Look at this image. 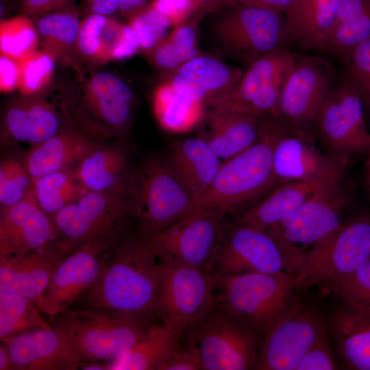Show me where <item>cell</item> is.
<instances>
[{
  "instance_id": "6da1fadb",
  "label": "cell",
  "mask_w": 370,
  "mask_h": 370,
  "mask_svg": "<svg viewBox=\"0 0 370 370\" xmlns=\"http://www.w3.org/2000/svg\"><path fill=\"white\" fill-rule=\"evenodd\" d=\"M164 265L138 235L124 238L106 254L101 273L81 297L86 308L150 322Z\"/></svg>"
},
{
  "instance_id": "7a4b0ae2",
  "label": "cell",
  "mask_w": 370,
  "mask_h": 370,
  "mask_svg": "<svg viewBox=\"0 0 370 370\" xmlns=\"http://www.w3.org/2000/svg\"><path fill=\"white\" fill-rule=\"evenodd\" d=\"M277 186L273 167V134L269 119L264 118L259 139L222 162L190 213L210 211L225 214Z\"/></svg>"
},
{
  "instance_id": "3957f363",
  "label": "cell",
  "mask_w": 370,
  "mask_h": 370,
  "mask_svg": "<svg viewBox=\"0 0 370 370\" xmlns=\"http://www.w3.org/2000/svg\"><path fill=\"white\" fill-rule=\"evenodd\" d=\"M184 334L197 350L202 370L256 369L263 336L216 298Z\"/></svg>"
},
{
  "instance_id": "277c9868",
  "label": "cell",
  "mask_w": 370,
  "mask_h": 370,
  "mask_svg": "<svg viewBox=\"0 0 370 370\" xmlns=\"http://www.w3.org/2000/svg\"><path fill=\"white\" fill-rule=\"evenodd\" d=\"M51 318L53 327L66 335L84 362H109L119 358L151 325L143 319L92 308H69Z\"/></svg>"
},
{
  "instance_id": "5b68a950",
  "label": "cell",
  "mask_w": 370,
  "mask_h": 370,
  "mask_svg": "<svg viewBox=\"0 0 370 370\" xmlns=\"http://www.w3.org/2000/svg\"><path fill=\"white\" fill-rule=\"evenodd\" d=\"M127 189L140 236L166 228L193 208L167 158H151L130 173Z\"/></svg>"
},
{
  "instance_id": "8992f818",
  "label": "cell",
  "mask_w": 370,
  "mask_h": 370,
  "mask_svg": "<svg viewBox=\"0 0 370 370\" xmlns=\"http://www.w3.org/2000/svg\"><path fill=\"white\" fill-rule=\"evenodd\" d=\"M369 260L370 221L362 218L341 223L301 258L291 275L295 289L325 288Z\"/></svg>"
},
{
  "instance_id": "52a82bcc",
  "label": "cell",
  "mask_w": 370,
  "mask_h": 370,
  "mask_svg": "<svg viewBox=\"0 0 370 370\" xmlns=\"http://www.w3.org/2000/svg\"><path fill=\"white\" fill-rule=\"evenodd\" d=\"M223 8L212 25L213 41L222 53L247 66L290 40L282 13L232 2Z\"/></svg>"
},
{
  "instance_id": "ba28073f",
  "label": "cell",
  "mask_w": 370,
  "mask_h": 370,
  "mask_svg": "<svg viewBox=\"0 0 370 370\" xmlns=\"http://www.w3.org/2000/svg\"><path fill=\"white\" fill-rule=\"evenodd\" d=\"M214 275L216 299L263 337L296 299L293 276L285 271Z\"/></svg>"
},
{
  "instance_id": "9c48e42d",
  "label": "cell",
  "mask_w": 370,
  "mask_h": 370,
  "mask_svg": "<svg viewBox=\"0 0 370 370\" xmlns=\"http://www.w3.org/2000/svg\"><path fill=\"white\" fill-rule=\"evenodd\" d=\"M269 121L278 186L294 182L343 185L346 165L317 147L312 128L292 126L273 116Z\"/></svg>"
},
{
  "instance_id": "30bf717a",
  "label": "cell",
  "mask_w": 370,
  "mask_h": 370,
  "mask_svg": "<svg viewBox=\"0 0 370 370\" xmlns=\"http://www.w3.org/2000/svg\"><path fill=\"white\" fill-rule=\"evenodd\" d=\"M346 203L342 185L327 187L265 231L280 251L286 273L292 275L304 254L341 223Z\"/></svg>"
},
{
  "instance_id": "8fae6325",
  "label": "cell",
  "mask_w": 370,
  "mask_h": 370,
  "mask_svg": "<svg viewBox=\"0 0 370 370\" xmlns=\"http://www.w3.org/2000/svg\"><path fill=\"white\" fill-rule=\"evenodd\" d=\"M130 216L134 213L127 191H89L52 221L60 238L76 249L92 241L119 243Z\"/></svg>"
},
{
  "instance_id": "7c38bea8",
  "label": "cell",
  "mask_w": 370,
  "mask_h": 370,
  "mask_svg": "<svg viewBox=\"0 0 370 370\" xmlns=\"http://www.w3.org/2000/svg\"><path fill=\"white\" fill-rule=\"evenodd\" d=\"M225 215L218 212L196 211L162 230L139 236L164 264L210 272L227 224Z\"/></svg>"
},
{
  "instance_id": "4fadbf2b",
  "label": "cell",
  "mask_w": 370,
  "mask_h": 370,
  "mask_svg": "<svg viewBox=\"0 0 370 370\" xmlns=\"http://www.w3.org/2000/svg\"><path fill=\"white\" fill-rule=\"evenodd\" d=\"M295 62L286 47L267 54L251 64L238 84L208 109L258 118L273 116L280 92Z\"/></svg>"
},
{
  "instance_id": "5bb4252c",
  "label": "cell",
  "mask_w": 370,
  "mask_h": 370,
  "mask_svg": "<svg viewBox=\"0 0 370 370\" xmlns=\"http://www.w3.org/2000/svg\"><path fill=\"white\" fill-rule=\"evenodd\" d=\"M363 106L358 88L349 79L333 90L315 123L327 153L345 165L369 149Z\"/></svg>"
},
{
  "instance_id": "9a60e30c",
  "label": "cell",
  "mask_w": 370,
  "mask_h": 370,
  "mask_svg": "<svg viewBox=\"0 0 370 370\" xmlns=\"http://www.w3.org/2000/svg\"><path fill=\"white\" fill-rule=\"evenodd\" d=\"M328 329V318L323 312L296 298L264 337L256 369L295 370Z\"/></svg>"
},
{
  "instance_id": "2e32d148",
  "label": "cell",
  "mask_w": 370,
  "mask_h": 370,
  "mask_svg": "<svg viewBox=\"0 0 370 370\" xmlns=\"http://www.w3.org/2000/svg\"><path fill=\"white\" fill-rule=\"evenodd\" d=\"M164 265L156 317L182 336L214 302L215 275L193 267Z\"/></svg>"
},
{
  "instance_id": "e0dca14e",
  "label": "cell",
  "mask_w": 370,
  "mask_h": 370,
  "mask_svg": "<svg viewBox=\"0 0 370 370\" xmlns=\"http://www.w3.org/2000/svg\"><path fill=\"white\" fill-rule=\"evenodd\" d=\"M333 82L334 75L327 62L295 55L273 117L292 126L312 128L334 90Z\"/></svg>"
},
{
  "instance_id": "ac0fdd59",
  "label": "cell",
  "mask_w": 370,
  "mask_h": 370,
  "mask_svg": "<svg viewBox=\"0 0 370 370\" xmlns=\"http://www.w3.org/2000/svg\"><path fill=\"white\" fill-rule=\"evenodd\" d=\"M118 244L92 241L70 253L36 302L40 311L53 317L69 308L97 280L106 254Z\"/></svg>"
},
{
  "instance_id": "d6986e66",
  "label": "cell",
  "mask_w": 370,
  "mask_h": 370,
  "mask_svg": "<svg viewBox=\"0 0 370 370\" xmlns=\"http://www.w3.org/2000/svg\"><path fill=\"white\" fill-rule=\"evenodd\" d=\"M212 270L217 275L284 271L280 251L267 232L236 221L222 233Z\"/></svg>"
},
{
  "instance_id": "ffe728a7",
  "label": "cell",
  "mask_w": 370,
  "mask_h": 370,
  "mask_svg": "<svg viewBox=\"0 0 370 370\" xmlns=\"http://www.w3.org/2000/svg\"><path fill=\"white\" fill-rule=\"evenodd\" d=\"M59 238L56 227L38 204L33 190L18 204L1 208L0 256H23Z\"/></svg>"
},
{
  "instance_id": "44dd1931",
  "label": "cell",
  "mask_w": 370,
  "mask_h": 370,
  "mask_svg": "<svg viewBox=\"0 0 370 370\" xmlns=\"http://www.w3.org/2000/svg\"><path fill=\"white\" fill-rule=\"evenodd\" d=\"M75 249L58 238L23 256H0V291L22 295L36 304L60 264Z\"/></svg>"
},
{
  "instance_id": "7402d4cb",
  "label": "cell",
  "mask_w": 370,
  "mask_h": 370,
  "mask_svg": "<svg viewBox=\"0 0 370 370\" xmlns=\"http://www.w3.org/2000/svg\"><path fill=\"white\" fill-rule=\"evenodd\" d=\"M14 370H75L85 362L58 329H38L1 338Z\"/></svg>"
},
{
  "instance_id": "603a6c76",
  "label": "cell",
  "mask_w": 370,
  "mask_h": 370,
  "mask_svg": "<svg viewBox=\"0 0 370 370\" xmlns=\"http://www.w3.org/2000/svg\"><path fill=\"white\" fill-rule=\"evenodd\" d=\"M243 71L209 56H197L173 73L169 82L177 92L208 106L230 92Z\"/></svg>"
},
{
  "instance_id": "cb8c5ba5",
  "label": "cell",
  "mask_w": 370,
  "mask_h": 370,
  "mask_svg": "<svg viewBox=\"0 0 370 370\" xmlns=\"http://www.w3.org/2000/svg\"><path fill=\"white\" fill-rule=\"evenodd\" d=\"M328 325L341 369L370 370V312L344 302Z\"/></svg>"
},
{
  "instance_id": "d4e9b609",
  "label": "cell",
  "mask_w": 370,
  "mask_h": 370,
  "mask_svg": "<svg viewBox=\"0 0 370 370\" xmlns=\"http://www.w3.org/2000/svg\"><path fill=\"white\" fill-rule=\"evenodd\" d=\"M166 158L193 205L208 190L222 164L199 136L173 143Z\"/></svg>"
},
{
  "instance_id": "484cf974",
  "label": "cell",
  "mask_w": 370,
  "mask_h": 370,
  "mask_svg": "<svg viewBox=\"0 0 370 370\" xmlns=\"http://www.w3.org/2000/svg\"><path fill=\"white\" fill-rule=\"evenodd\" d=\"M97 143L82 130L65 127L47 140L31 146L22 162L34 181L51 173L74 168Z\"/></svg>"
},
{
  "instance_id": "4316f807",
  "label": "cell",
  "mask_w": 370,
  "mask_h": 370,
  "mask_svg": "<svg viewBox=\"0 0 370 370\" xmlns=\"http://www.w3.org/2000/svg\"><path fill=\"white\" fill-rule=\"evenodd\" d=\"M3 124L12 138L31 146L65 128L52 104L36 95H23L10 102L4 112Z\"/></svg>"
},
{
  "instance_id": "83f0119b",
  "label": "cell",
  "mask_w": 370,
  "mask_h": 370,
  "mask_svg": "<svg viewBox=\"0 0 370 370\" xmlns=\"http://www.w3.org/2000/svg\"><path fill=\"white\" fill-rule=\"evenodd\" d=\"M201 136L224 160L240 153L260 138L262 118L208 109Z\"/></svg>"
},
{
  "instance_id": "f1b7e54d",
  "label": "cell",
  "mask_w": 370,
  "mask_h": 370,
  "mask_svg": "<svg viewBox=\"0 0 370 370\" xmlns=\"http://www.w3.org/2000/svg\"><path fill=\"white\" fill-rule=\"evenodd\" d=\"M73 170L87 192L127 191L128 160L118 147L97 143Z\"/></svg>"
},
{
  "instance_id": "f546056e",
  "label": "cell",
  "mask_w": 370,
  "mask_h": 370,
  "mask_svg": "<svg viewBox=\"0 0 370 370\" xmlns=\"http://www.w3.org/2000/svg\"><path fill=\"white\" fill-rule=\"evenodd\" d=\"M370 38V0H341L333 23L314 48L345 61L354 47Z\"/></svg>"
},
{
  "instance_id": "4dcf8cb0",
  "label": "cell",
  "mask_w": 370,
  "mask_h": 370,
  "mask_svg": "<svg viewBox=\"0 0 370 370\" xmlns=\"http://www.w3.org/2000/svg\"><path fill=\"white\" fill-rule=\"evenodd\" d=\"M329 186H334L301 182L280 184L262 201L245 212L236 222L265 232Z\"/></svg>"
},
{
  "instance_id": "1f68e13d",
  "label": "cell",
  "mask_w": 370,
  "mask_h": 370,
  "mask_svg": "<svg viewBox=\"0 0 370 370\" xmlns=\"http://www.w3.org/2000/svg\"><path fill=\"white\" fill-rule=\"evenodd\" d=\"M181 337L162 323H151L144 336L125 354L106 362V370H159L180 344Z\"/></svg>"
},
{
  "instance_id": "d6a6232c",
  "label": "cell",
  "mask_w": 370,
  "mask_h": 370,
  "mask_svg": "<svg viewBox=\"0 0 370 370\" xmlns=\"http://www.w3.org/2000/svg\"><path fill=\"white\" fill-rule=\"evenodd\" d=\"M341 0H295L286 14L290 40L314 48L332 25Z\"/></svg>"
},
{
  "instance_id": "836d02e7",
  "label": "cell",
  "mask_w": 370,
  "mask_h": 370,
  "mask_svg": "<svg viewBox=\"0 0 370 370\" xmlns=\"http://www.w3.org/2000/svg\"><path fill=\"white\" fill-rule=\"evenodd\" d=\"M81 21L72 3L42 14L35 26L42 49L55 60L75 48Z\"/></svg>"
},
{
  "instance_id": "e575fe53",
  "label": "cell",
  "mask_w": 370,
  "mask_h": 370,
  "mask_svg": "<svg viewBox=\"0 0 370 370\" xmlns=\"http://www.w3.org/2000/svg\"><path fill=\"white\" fill-rule=\"evenodd\" d=\"M204 106L177 92L169 82L159 86L153 98L158 121L173 132H186L199 123L205 115Z\"/></svg>"
},
{
  "instance_id": "d590c367",
  "label": "cell",
  "mask_w": 370,
  "mask_h": 370,
  "mask_svg": "<svg viewBox=\"0 0 370 370\" xmlns=\"http://www.w3.org/2000/svg\"><path fill=\"white\" fill-rule=\"evenodd\" d=\"M202 14H197L190 21L178 25L168 36L149 51L151 63L159 70L175 72L187 61L198 56L196 46L197 19Z\"/></svg>"
},
{
  "instance_id": "8d00e7d4",
  "label": "cell",
  "mask_w": 370,
  "mask_h": 370,
  "mask_svg": "<svg viewBox=\"0 0 370 370\" xmlns=\"http://www.w3.org/2000/svg\"><path fill=\"white\" fill-rule=\"evenodd\" d=\"M36 200L52 219L87 191L78 181L73 168L51 173L33 181Z\"/></svg>"
},
{
  "instance_id": "74e56055",
  "label": "cell",
  "mask_w": 370,
  "mask_h": 370,
  "mask_svg": "<svg viewBox=\"0 0 370 370\" xmlns=\"http://www.w3.org/2000/svg\"><path fill=\"white\" fill-rule=\"evenodd\" d=\"M40 312L32 299L0 291V338L51 328Z\"/></svg>"
},
{
  "instance_id": "f35d334b",
  "label": "cell",
  "mask_w": 370,
  "mask_h": 370,
  "mask_svg": "<svg viewBox=\"0 0 370 370\" xmlns=\"http://www.w3.org/2000/svg\"><path fill=\"white\" fill-rule=\"evenodd\" d=\"M40 44L35 25L27 16L3 20L0 24V51L19 60L37 49Z\"/></svg>"
},
{
  "instance_id": "ab89813d",
  "label": "cell",
  "mask_w": 370,
  "mask_h": 370,
  "mask_svg": "<svg viewBox=\"0 0 370 370\" xmlns=\"http://www.w3.org/2000/svg\"><path fill=\"white\" fill-rule=\"evenodd\" d=\"M55 60L42 49H36L18 60L19 92L29 96L44 90L51 80Z\"/></svg>"
},
{
  "instance_id": "60d3db41",
  "label": "cell",
  "mask_w": 370,
  "mask_h": 370,
  "mask_svg": "<svg viewBox=\"0 0 370 370\" xmlns=\"http://www.w3.org/2000/svg\"><path fill=\"white\" fill-rule=\"evenodd\" d=\"M33 190V181L23 162L8 158L0 164V203L4 208L18 204Z\"/></svg>"
},
{
  "instance_id": "b9f144b4",
  "label": "cell",
  "mask_w": 370,
  "mask_h": 370,
  "mask_svg": "<svg viewBox=\"0 0 370 370\" xmlns=\"http://www.w3.org/2000/svg\"><path fill=\"white\" fill-rule=\"evenodd\" d=\"M123 100L133 102L128 84L117 75L106 71L93 75L84 86L81 105L101 101Z\"/></svg>"
},
{
  "instance_id": "7bdbcfd3",
  "label": "cell",
  "mask_w": 370,
  "mask_h": 370,
  "mask_svg": "<svg viewBox=\"0 0 370 370\" xmlns=\"http://www.w3.org/2000/svg\"><path fill=\"white\" fill-rule=\"evenodd\" d=\"M325 288L345 302L370 312V260L357 271L330 283Z\"/></svg>"
},
{
  "instance_id": "ee69618b",
  "label": "cell",
  "mask_w": 370,
  "mask_h": 370,
  "mask_svg": "<svg viewBox=\"0 0 370 370\" xmlns=\"http://www.w3.org/2000/svg\"><path fill=\"white\" fill-rule=\"evenodd\" d=\"M129 24L137 34L141 49L147 52L166 37L171 26L169 21L151 5L131 16Z\"/></svg>"
},
{
  "instance_id": "f6af8a7d",
  "label": "cell",
  "mask_w": 370,
  "mask_h": 370,
  "mask_svg": "<svg viewBox=\"0 0 370 370\" xmlns=\"http://www.w3.org/2000/svg\"><path fill=\"white\" fill-rule=\"evenodd\" d=\"M108 16L90 13L81 21L75 48L84 58L102 60V34Z\"/></svg>"
},
{
  "instance_id": "bcb514c9",
  "label": "cell",
  "mask_w": 370,
  "mask_h": 370,
  "mask_svg": "<svg viewBox=\"0 0 370 370\" xmlns=\"http://www.w3.org/2000/svg\"><path fill=\"white\" fill-rule=\"evenodd\" d=\"M345 62L349 79L358 88L364 106L370 110V38L354 47Z\"/></svg>"
},
{
  "instance_id": "7dc6e473",
  "label": "cell",
  "mask_w": 370,
  "mask_h": 370,
  "mask_svg": "<svg viewBox=\"0 0 370 370\" xmlns=\"http://www.w3.org/2000/svg\"><path fill=\"white\" fill-rule=\"evenodd\" d=\"M329 329L310 347L295 370H335L341 369L331 345Z\"/></svg>"
},
{
  "instance_id": "c3c4849f",
  "label": "cell",
  "mask_w": 370,
  "mask_h": 370,
  "mask_svg": "<svg viewBox=\"0 0 370 370\" xmlns=\"http://www.w3.org/2000/svg\"><path fill=\"white\" fill-rule=\"evenodd\" d=\"M159 370H202L197 350L188 344H180L160 366Z\"/></svg>"
},
{
  "instance_id": "681fc988",
  "label": "cell",
  "mask_w": 370,
  "mask_h": 370,
  "mask_svg": "<svg viewBox=\"0 0 370 370\" xmlns=\"http://www.w3.org/2000/svg\"><path fill=\"white\" fill-rule=\"evenodd\" d=\"M162 14L171 25H180L195 14L190 0H155L151 5Z\"/></svg>"
},
{
  "instance_id": "f907efd6",
  "label": "cell",
  "mask_w": 370,
  "mask_h": 370,
  "mask_svg": "<svg viewBox=\"0 0 370 370\" xmlns=\"http://www.w3.org/2000/svg\"><path fill=\"white\" fill-rule=\"evenodd\" d=\"M141 49L137 34L128 23L122 25L120 33L110 51L109 60L129 58Z\"/></svg>"
},
{
  "instance_id": "816d5d0a",
  "label": "cell",
  "mask_w": 370,
  "mask_h": 370,
  "mask_svg": "<svg viewBox=\"0 0 370 370\" xmlns=\"http://www.w3.org/2000/svg\"><path fill=\"white\" fill-rule=\"evenodd\" d=\"M19 69L18 61L1 55L0 56V90L3 92L18 88Z\"/></svg>"
},
{
  "instance_id": "f5cc1de1",
  "label": "cell",
  "mask_w": 370,
  "mask_h": 370,
  "mask_svg": "<svg viewBox=\"0 0 370 370\" xmlns=\"http://www.w3.org/2000/svg\"><path fill=\"white\" fill-rule=\"evenodd\" d=\"M24 16L42 15L63 7L71 0H18Z\"/></svg>"
},
{
  "instance_id": "db71d44e",
  "label": "cell",
  "mask_w": 370,
  "mask_h": 370,
  "mask_svg": "<svg viewBox=\"0 0 370 370\" xmlns=\"http://www.w3.org/2000/svg\"><path fill=\"white\" fill-rule=\"evenodd\" d=\"M295 1V0H228L227 2L258 8L278 13H285Z\"/></svg>"
},
{
  "instance_id": "11a10c76",
  "label": "cell",
  "mask_w": 370,
  "mask_h": 370,
  "mask_svg": "<svg viewBox=\"0 0 370 370\" xmlns=\"http://www.w3.org/2000/svg\"><path fill=\"white\" fill-rule=\"evenodd\" d=\"M121 0H84L88 14L94 13L106 16L118 12Z\"/></svg>"
},
{
  "instance_id": "9f6ffc18",
  "label": "cell",
  "mask_w": 370,
  "mask_h": 370,
  "mask_svg": "<svg viewBox=\"0 0 370 370\" xmlns=\"http://www.w3.org/2000/svg\"><path fill=\"white\" fill-rule=\"evenodd\" d=\"M195 14H207L217 12L228 0H190Z\"/></svg>"
},
{
  "instance_id": "6f0895ef",
  "label": "cell",
  "mask_w": 370,
  "mask_h": 370,
  "mask_svg": "<svg viewBox=\"0 0 370 370\" xmlns=\"http://www.w3.org/2000/svg\"><path fill=\"white\" fill-rule=\"evenodd\" d=\"M147 0H121L118 13L130 17L145 9Z\"/></svg>"
},
{
  "instance_id": "680465c9",
  "label": "cell",
  "mask_w": 370,
  "mask_h": 370,
  "mask_svg": "<svg viewBox=\"0 0 370 370\" xmlns=\"http://www.w3.org/2000/svg\"><path fill=\"white\" fill-rule=\"evenodd\" d=\"M0 370H14L9 350L1 341L0 345Z\"/></svg>"
},
{
  "instance_id": "91938a15",
  "label": "cell",
  "mask_w": 370,
  "mask_h": 370,
  "mask_svg": "<svg viewBox=\"0 0 370 370\" xmlns=\"http://www.w3.org/2000/svg\"><path fill=\"white\" fill-rule=\"evenodd\" d=\"M368 153V159L367 161V178H370V144L369 146L368 151L367 152Z\"/></svg>"
}]
</instances>
